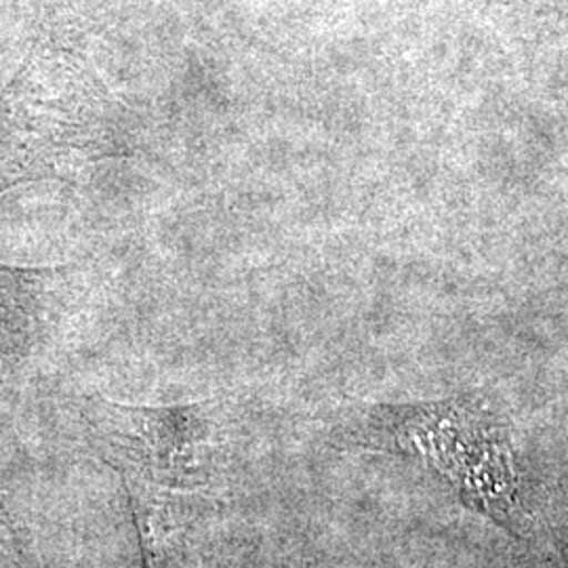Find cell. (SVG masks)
<instances>
[{"label": "cell", "mask_w": 568, "mask_h": 568, "mask_svg": "<svg viewBox=\"0 0 568 568\" xmlns=\"http://www.w3.org/2000/svg\"><path fill=\"white\" fill-rule=\"evenodd\" d=\"M361 445L422 462L462 493L469 508L511 530L523 514V478L508 434L471 405L379 406Z\"/></svg>", "instance_id": "obj_1"}, {"label": "cell", "mask_w": 568, "mask_h": 568, "mask_svg": "<svg viewBox=\"0 0 568 568\" xmlns=\"http://www.w3.org/2000/svg\"><path fill=\"white\" fill-rule=\"evenodd\" d=\"M215 406H133L93 400L91 447L122 480L194 493L211 483Z\"/></svg>", "instance_id": "obj_2"}, {"label": "cell", "mask_w": 568, "mask_h": 568, "mask_svg": "<svg viewBox=\"0 0 568 568\" xmlns=\"http://www.w3.org/2000/svg\"><path fill=\"white\" fill-rule=\"evenodd\" d=\"M140 532L143 568H183L196 525V497L187 490L122 480Z\"/></svg>", "instance_id": "obj_3"}]
</instances>
